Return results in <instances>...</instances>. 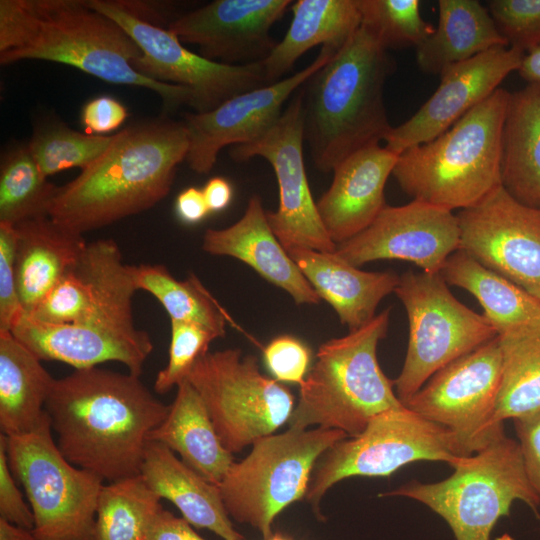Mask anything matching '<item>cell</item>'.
<instances>
[{"instance_id": "obj_1", "label": "cell", "mask_w": 540, "mask_h": 540, "mask_svg": "<svg viewBox=\"0 0 540 540\" xmlns=\"http://www.w3.org/2000/svg\"><path fill=\"white\" fill-rule=\"evenodd\" d=\"M169 408L140 377L99 367L55 379L45 404L65 458L109 482L140 474L150 433Z\"/></svg>"}, {"instance_id": "obj_2", "label": "cell", "mask_w": 540, "mask_h": 540, "mask_svg": "<svg viewBox=\"0 0 540 540\" xmlns=\"http://www.w3.org/2000/svg\"><path fill=\"white\" fill-rule=\"evenodd\" d=\"M141 51L123 28L86 0H1L0 63L45 60L112 84L157 93L165 111L190 104V92L140 74Z\"/></svg>"}, {"instance_id": "obj_3", "label": "cell", "mask_w": 540, "mask_h": 540, "mask_svg": "<svg viewBox=\"0 0 540 540\" xmlns=\"http://www.w3.org/2000/svg\"><path fill=\"white\" fill-rule=\"evenodd\" d=\"M188 149L183 121L128 127L98 160L58 187L49 217L83 235L148 210L169 193Z\"/></svg>"}, {"instance_id": "obj_4", "label": "cell", "mask_w": 540, "mask_h": 540, "mask_svg": "<svg viewBox=\"0 0 540 540\" xmlns=\"http://www.w3.org/2000/svg\"><path fill=\"white\" fill-rule=\"evenodd\" d=\"M387 49L363 26L300 87L304 139L328 173L346 157L379 144L391 129L384 86L394 69Z\"/></svg>"}, {"instance_id": "obj_5", "label": "cell", "mask_w": 540, "mask_h": 540, "mask_svg": "<svg viewBox=\"0 0 540 540\" xmlns=\"http://www.w3.org/2000/svg\"><path fill=\"white\" fill-rule=\"evenodd\" d=\"M510 92L496 89L431 141L398 157L392 175L413 200L449 211L501 186L502 132Z\"/></svg>"}, {"instance_id": "obj_6", "label": "cell", "mask_w": 540, "mask_h": 540, "mask_svg": "<svg viewBox=\"0 0 540 540\" xmlns=\"http://www.w3.org/2000/svg\"><path fill=\"white\" fill-rule=\"evenodd\" d=\"M389 320L387 308L363 327L319 346L316 362L300 385L289 427L316 425L354 437L376 415L403 405L377 359Z\"/></svg>"}, {"instance_id": "obj_7", "label": "cell", "mask_w": 540, "mask_h": 540, "mask_svg": "<svg viewBox=\"0 0 540 540\" xmlns=\"http://www.w3.org/2000/svg\"><path fill=\"white\" fill-rule=\"evenodd\" d=\"M447 478L433 483L411 480L380 496L417 501L440 516L455 540H490L515 501L534 512L540 498L527 478L518 441L502 436L453 467Z\"/></svg>"}, {"instance_id": "obj_8", "label": "cell", "mask_w": 540, "mask_h": 540, "mask_svg": "<svg viewBox=\"0 0 540 540\" xmlns=\"http://www.w3.org/2000/svg\"><path fill=\"white\" fill-rule=\"evenodd\" d=\"M347 437L337 429L289 427L257 440L244 459L234 461L218 485L230 518L268 538L275 518L305 498L319 458Z\"/></svg>"}, {"instance_id": "obj_9", "label": "cell", "mask_w": 540, "mask_h": 540, "mask_svg": "<svg viewBox=\"0 0 540 540\" xmlns=\"http://www.w3.org/2000/svg\"><path fill=\"white\" fill-rule=\"evenodd\" d=\"M462 458L448 429L402 405L376 415L360 434L325 451L313 469L305 500L317 519L325 520L321 500L344 479L389 477L418 461L444 462L453 468Z\"/></svg>"}, {"instance_id": "obj_10", "label": "cell", "mask_w": 540, "mask_h": 540, "mask_svg": "<svg viewBox=\"0 0 540 540\" xmlns=\"http://www.w3.org/2000/svg\"><path fill=\"white\" fill-rule=\"evenodd\" d=\"M5 438L10 469L34 516L35 539L94 540L104 480L65 458L53 438L48 414L33 431Z\"/></svg>"}, {"instance_id": "obj_11", "label": "cell", "mask_w": 540, "mask_h": 540, "mask_svg": "<svg viewBox=\"0 0 540 540\" xmlns=\"http://www.w3.org/2000/svg\"><path fill=\"white\" fill-rule=\"evenodd\" d=\"M407 313L409 337L394 389L405 405L439 369L497 336L485 318L456 299L440 274L408 271L394 291Z\"/></svg>"}, {"instance_id": "obj_12", "label": "cell", "mask_w": 540, "mask_h": 540, "mask_svg": "<svg viewBox=\"0 0 540 540\" xmlns=\"http://www.w3.org/2000/svg\"><path fill=\"white\" fill-rule=\"evenodd\" d=\"M187 380L200 395L223 446L241 452L272 435L294 410V396L260 372L254 355L237 348L207 352Z\"/></svg>"}, {"instance_id": "obj_13", "label": "cell", "mask_w": 540, "mask_h": 540, "mask_svg": "<svg viewBox=\"0 0 540 540\" xmlns=\"http://www.w3.org/2000/svg\"><path fill=\"white\" fill-rule=\"evenodd\" d=\"M501 377L496 336L439 369L404 406L448 429L459 454L471 456L505 435L496 418Z\"/></svg>"}, {"instance_id": "obj_14", "label": "cell", "mask_w": 540, "mask_h": 540, "mask_svg": "<svg viewBox=\"0 0 540 540\" xmlns=\"http://www.w3.org/2000/svg\"><path fill=\"white\" fill-rule=\"evenodd\" d=\"M91 7L111 18L134 40L141 54L134 68L162 83L186 88L196 113L219 107L228 99L267 85L262 61L227 65L188 50L168 28L139 20L114 0H88Z\"/></svg>"}, {"instance_id": "obj_15", "label": "cell", "mask_w": 540, "mask_h": 540, "mask_svg": "<svg viewBox=\"0 0 540 540\" xmlns=\"http://www.w3.org/2000/svg\"><path fill=\"white\" fill-rule=\"evenodd\" d=\"M278 121L257 140L235 145L231 157L246 161L263 157L272 166L279 188L276 211H266L268 223L286 251L293 248L335 252L309 187L303 155L304 113L300 88Z\"/></svg>"}, {"instance_id": "obj_16", "label": "cell", "mask_w": 540, "mask_h": 540, "mask_svg": "<svg viewBox=\"0 0 540 540\" xmlns=\"http://www.w3.org/2000/svg\"><path fill=\"white\" fill-rule=\"evenodd\" d=\"M137 287L132 265L123 262L117 243H88L78 261L29 317L50 324L133 328Z\"/></svg>"}, {"instance_id": "obj_17", "label": "cell", "mask_w": 540, "mask_h": 540, "mask_svg": "<svg viewBox=\"0 0 540 540\" xmlns=\"http://www.w3.org/2000/svg\"><path fill=\"white\" fill-rule=\"evenodd\" d=\"M456 215L459 250L540 301V208L520 203L501 185Z\"/></svg>"}, {"instance_id": "obj_18", "label": "cell", "mask_w": 540, "mask_h": 540, "mask_svg": "<svg viewBox=\"0 0 540 540\" xmlns=\"http://www.w3.org/2000/svg\"><path fill=\"white\" fill-rule=\"evenodd\" d=\"M459 247L457 215L412 200L400 206L386 205L365 230L338 244L335 254L356 267L378 260H401L417 265L422 272L440 274Z\"/></svg>"}, {"instance_id": "obj_19", "label": "cell", "mask_w": 540, "mask_h": 540, "mask_svg": "<svg viewBox=\"0 0 540 540\" xmlns=\"http://www.w3.org/2000/svg\"><path fill=\"white\" fill-rule=\"evenodd\" d=\"M336 52L322 46L314 61L292 76L236 95L212 111L185 114L189 167L206 174L224 147L248 144L263 136L280 118L286 101Z\"/></svg>"}, {"instance_id": "obj_20", "label": "cell", "mask_w": 540, "mask_h": 540, "mask_svg": "<svg viewBox=\"0 0 540 540\" xmlns=\"http://www.w3.org/2000/svg\"><path fill=\"white\" fill-rule=\"evenodd\" d=\"M524 56L516 48L496 47L446 68L432 96L407 121L391 127L385 147L399 156L433 140L498 89Z\"/></svg>"}, {"instance_id": "obj_21", "label": "cell", "mask_w": 540, "mask_h": 540, "mask_svg": "<svg viewBox=\"0 0 540 540\" xmlns=\"http://www.w3.org/2000/svg\"><path fill=\"white\" fill-rule=\"evenodd\" d=\"M290 5L291 0H215L174 18L167 28L207 59L250 64L269 56L276 45L269 31Z\"/></svg>"}, {"instance_id": "obj_22", "label": "cell", "mask_w": 540, "mask_h": 540, "mask_svg": "<svg viewBox=\"0 0 540 540\" xmlns=\"http://www.w3.org/2000/svg\"><path fill=\"white\" fill-rule=\"evenodd\" d=\"M11 333L41 361H59L75 369L114 361L138 377L153 350L149 334L136 327L50 324L24 314Z\"/></svg>"}, {"instance_id": "obj_23", "label": "cell", "mask_w": 540, "mask_h": 540, "mask_svg": "<svg viewBox=\"0 0 540 540\" xmlns=\"http://www.w3.org/2000/svg\"><path fill=\"white\" fill-rule=\"evenodd\" d=\"M398 157L374 144L349 155L333 169L331 185L316 205L336 245L365 230L387 205L384 189Z\"/></svg>"}, {"instance_id": "obj_24", "label": "cell", "mask_w": 540, "mask_h": 540, "mask_svg": "<svg viewBox=\"0 0 540 540\" xmlns=\"http://www.w3.org/2000/svg\"><path fill=\"white\" fill-rule=\"evenodd\" d=\"M202 249L211 255L242 261L265 280L286 291L298 305L318 304L321 300L273 233L257 195L250 197L237 222L223 229L206 230Z\"/></svg>"}, {"instance_id": "obj_25", "label": "cell", "mask_w": 540, "mask_h": 540, "mask_svg": "<svg viewBox=\"0 0 540 540\" xmlns=\"http://www.w3.org/2000/svg\"><path fill=\"white\" fill-rule=\"evenodd\" d=\"M321 299L337 313L349 331L369 323L380 301L394 293L400 276L392 271L368 272L335 252L293 248L287 251Z\"/></svg>"}, {"instance_id": "obj_26", "label": "cell", "mask_w": 540, "mask_h": 540, "mask_svg": "<svg viewBox=\"0 0 540 540\" xmlns=\"http://www.w3.org/2000/svg\"><path fill=\"white\" fill-rule=\"evenodd\" d=\"M140 474L148 487L161 499L172 502L193 527L207 529L223 540H245L234 528L218 486L165 445L147 443Z\"/></svg>"}, {"instance_id": "obj_27", "label": "cell", "mask_w": 540, "mask_h": 540, "mask_svg": "<svg viewBox=\"0 0 540 540\" xmlns=\"http://www.w3.org/2000/svg\"><path fill=\"white\" fill-rule=\"evenodd\" d=\"M16 280L21 306L30 314L78 261L87 246L82 234L49 216L16 225Z\"/></svg>"}, {"instance_id": "obj_28", "label": "cell", "mask_w": 540, "mask_h": 540, "mask_svg": "<svg viewBox=\"0 0 540 540\" xmlns=\"http://www.w3.org/2000/svg\"><path fill=\"white\" fill-rule=\"evenodd\" d=\"M440 275L473 295L499 337L540 333V301L462 250L446 260Z\"/></svg>"}, {"instance_id": "obj_29", "label": "cell", "mask_w": 540, "mask_h": 540, "mask_svg": "<svg viewBox=\"0 0 540 540\" xmlns=\"http://www.w3.org/2000/svg\"><path fill=\"white\" fill-rule=\"evenodd\" d=\"M176 388L167 416L150 433L149 441L165 445L218 486L234 463L233 453L223 446L200 395L190 382L185 380Z\"/></svg>"}, {"instance_id": "obj_30", "label": "cell", "mask_w": 540, "mask_h": 540, "mask_svg": "<svg viewBox=\"0 0 540 540\" xmlns=\"http://www.w3.org/2000/svg\"><path fill=\"white\" fill-rule=\"evenodd\" d=\"M283 39L262 61L267 84L283 79L309 49L328 46L339 51L361 26L357 0H298Z\"/></svg>"}, {"instance_id": "obj_31", "label": "cell", "mask_w": 540, "mask_h": 540, "mask_svg": "<svg viewBox=\"0 0 540 540\" xmlns=\"http://www.w3.org/2000/svg\"><path fill=\"white\" fill-rule=\"evenodd\" d=\"M501 184L520 203L540 208V82L510 92L502 132Z\"/></svg>"}, {"instance_id": "obj_32", "label": "cell", "mask_w": 540, "mask_h": 540, "mask_svg": "<svg viewBox=\"0 0 540 540\" xmlns=\"http://www.w3.org/2000/svg\"><path fill=\"white\" fill-rule=\"evenodd\" d=\"M438 24L416 47V62L428 74L496 47H507L486 7L476 0H439Z\"/></svg>"}, {"instance_id": "obj_33", "label": "cell", "mask_w": 540, "mask_h": 540, "mask_svg": "<svg viewBox=\"0 0 540 540\" xmlns=\"http://www.w3.org/2000/svg\"><path fill=\"white\" fill-rule=\"evenodd\" d=\"M55 379L11 332H0V428L5 436L33 431L46 416Z\"/></svg>"}, {"instance_id": "obj_34", "label": "cell", "mask_w": 540, "mask_h": 540, "mask_svg": "<svg viewBox=\"0 0 540 540\" xmlns=\"http://www.w3.org/2000/svg\"><path fill=\"white\" fill-rule=\"evenodd\" d=\"M132 270L137 290L153 295L170 320L195 323L225 336L228 314L196 275L177 280L160 264H141Z\"/></svg>"}, {"instance_id": "obj_35", "label": "cell", "mask_w": 540, "mask_h": 540, "mask_svg": "<svg viewBox=\"0 0 540 540\" xmlns=\"http://www.w3.org/2000/svg\"><path fill=\"white\" fill-rule=\"evenodd\" d=\"M161 498L141 474L103 485L97 502L94 540H142Z\"/></svg>"}, {"instance_id": "obj_36", "label": "cell", "mask_w": 540, "mask_h": 540, "mask_svg": "<svg viewBox=\"0 0 540 540\" xmlns=\"http://www.w3.org/2000/svg\"><path fill=\"white\" fill-rule=\"evenodd\" d=\"M499 337V336H498ZM502 377L496 418L504 423L540 413V333L499 337Z\"/></svg>"}, {"instance_id": "obj_37", "label": "cell", "mask_w": 540, "mask_h": 540, "mask_svg": "<svg viewBox=\"0 0 540 540\" xmlns=\"http://www.w3.org/2000/svg\"><path fill=\"white\" fill-rule=\"evenodd\" d=\"M57 190L41 172L27 147L10 150L0 168V222L16 226L49 216Z\"/></svg>"}, {"instance_id": "obj_38", "label": "cell", "mask_w": 540, "mask_h": 540, "mask_svg": "<svg viewBox=\"0 0 540 540\" xmlns=\"http://www.w3.org/2000/svg\"><path fill=\"white\" fill-rule=\"evenodd\" d=\"M116 136L81 133L64 123H48L35 129L27 148L48 178L66 169L87 168L109 149Z\"/></svg>"}, {"instance_id": "obj_39", "label": "cell", "mask_w": 540, "mask_h": 540, "mask_svg": "<svg viewBox=\"0 0 540 540\" xmlns=\"http://www.w3.org/2000/svg\"><path fill=\"white\" fill-rule=\"evenodd\" d=\"M361 26L386 48H415L434 30L420 13L419 0H357Z\"/></svg>"}, {"instance_id": "obj_40", "label": "cell", "mask_w": 540, "mask_h": 540, "mask_svg": "<svg viewBox=\"0 0 540 540\" xmlns=\"http://www.w3.org/2000/svg\"><path fill=\"white\" fill-rule=\"evenodd\" d=\"M171 339L167 365L158 372L154 390L158 394L169 392L187 380L196 362L208 351L210 343L219 336L195 323L170 320Z\"/></svg>"}, {"instance_id": "obj_41", "label": "cell", "mask_w": 540, "mask_h": 540, "mask_svg": "<svg viewBox=\"0 0 540 540\" xmlns=\"http://www.w3.org/2000/svg\"><path fill=\"white\" fill-rule=\"evenodd\" d=\"M488 11L508 46L525 54L540 47V0H491Z\"/></svg>"}, {"instance_id": "obj_42", "label": "cell", "mask_w": 540, "mask_h": 540, "mask_svg": "<svg viewBox=\"0 0 540 540\" xmlns=\"http://www.w3.org/2000/svg\"><path fill=\"white\" fill-rule=\"evenodd\" d=\"M16 226L0 222V332H11L23 317L16 280Z\"/></svg>"}, {"instance_id": "obj_43", "label": "cell", "mask_w": 540, "mask_h": 540, "mask_svg": "<svg viewBox=\"0 0 540 540\" xmlns=\"http://www.w3.org/2000/svg\"><path fill=\"white\" fill-rule=\"evenodd\" d=\"M263 357L276 381L301 385L310 365L311 351L301 340L285 334L266 345Z\"/></svg>"}, {"instance_id": "obj_44", "label": "cell", "mask_w": 540, "mask_h": 540, "mask_svg": "<svg viewBox=\"0 0 540 540\" xmlns=\"http://www.w3.org/2000/svg\"><path fill=\"white\" fill-rule=\"evenodd\" d=\"M0 518L29 530L34 528L32 510L25 503L10 469L6 438L2 433L0 435Z\"/></svg>"}, {"instance_id": "obj_45", "label": "cell", "mask_w": 540, "mask_h": 540, "mask_svg": "<svg viewBox=\"0 0 540 540\" xmlns=\"http://www.w3.org/2000/svg\"><path fill=\"white\" fill-rule=\"evenodd\" d=\"M513 421L527 478L540 498V413Z\"/></svg>"}, {"instance_id": "obj_46", "label": "cell", "mask_w": 540, "mask_h": 540, "mask_svg": "<svg viewBox=\"0 0 540 540\" xmlns=\"http://www.w3.org/2000/svg\"><path fill=\"white\" fill-rule=\"evenodd\" d=\"M127 115V110L121 102L109 96H101L84 105L81 121L89 134L102 135L119 128Z\"/></svg>"}, {"instance_id": "obj_47", "label": "cell", "mask_w": 540, "mask_h": 540, "mask_svg": "<svg viewBox=\"0 0 540 540\" xmlns=\"http://www.w3.org/2000/svg\"><path fill=\"white\" fill-rule=\"evenodd\" d=\"M183 517H177L163 506L149 523L142 540H206Z\"/></svg>"}, {"instance_id": "obj_48", "label": "cell", "mask_w": 540, "mask_h": 540, "mask_svg": "<svg viewBox=\"0 0 540 540\" xmlns=\"http://www.w3.org/2000/svg\"><path fill=\"white\" fill-rule=\"evenodd\" d=\"M175 211L179 220L189 225L201 222L210 213L202 189L196 187H188L178 194Z\"/></svg>"}, {"instance_id": "obj_49", "label": "cell", "mask_w": 540, "mask_h": 540, "mask_svg": "<svg viewBox=\"0 0 540 540\" xmlns=\"http://www.w3.org/2000/svg\"><path fill=\"white\" fill-rule=\"evenodd\" d=\"M202 192L210 213L224 210L233 197L230 182L223 177H213L207 181Z\"/></svg>"}, {"instance_id": "obj_50", "label": "cell", "mask_w": 540, "mask_h": 540, "mask_svg": "<svg viewBox=\"0 0 540 540\" xmlns=\"http://www.w3.org/2000/svg\"><path fill=\"white\" fill-rule=\"evenodd\" d=\"M114 2L135 18L163 27L161 23L167 16V4L126 0H114Z\"/></svg>"}, {"instance_id": "obj_51", "label": "cell", "mask_w": 540, "mask_h": 540, "mask_svg": "<svg viewBox=\"0 0 540 540\" xmlns=\"http://www.w3.org/2000/svg\"><path fill=\"white\" fill-rule=\"evenodd\" d=\"M517 71L528 83L540 82V47L525 54Z\"/></svg>"}, {"instance_id": "obj_52", "label": "cell", "mask_w": 540, "mask_h": 540, "mask_svg": "<svg viewBox=\"0 0 540 540\" xmlns=\"http://www.w3.org/2000/svg\"><path fill=\"white\" fill-rule=\"evenodd\" d=\"M0 540H36L32 530L0 518Z\"/></svg>"}, {"instance_id": "obj_53", "label": "cell", "mask_w": 540, "mask_h": 540, "mask_svg": "<svg viewBox=\"0 0 540 540\" xmlns=\"http://www.w3.org/2000/svg\"><path fill=\"white\" fill-rule=\"evenodd\" d=\"M263 540H293L290 536L281 533V532H273L272 535H270L268 538Z\"/></svg>"}]
</instances>
